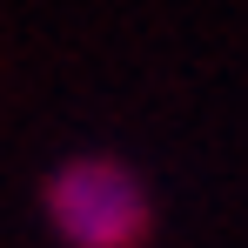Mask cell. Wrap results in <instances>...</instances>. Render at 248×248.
Instances as JSON below:
<instances>
[{
    "label": "cell",
    "mask_w": 248,
    "mask_h": 248,
    "mask_svg": "<svg viewBox=\"0 0 248 248\" xmlns=\"http://www.w3.org/2000/svg\"><path fill=\"white\" fill-rule=\"evenodd\" d=\"M54 215H61V228L81 248H121L141 228V195L114 168H74L54 188Z\"/></svg>",
    "instance_id": "obj_1"
}]
</instances>
